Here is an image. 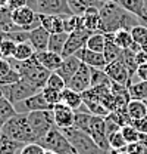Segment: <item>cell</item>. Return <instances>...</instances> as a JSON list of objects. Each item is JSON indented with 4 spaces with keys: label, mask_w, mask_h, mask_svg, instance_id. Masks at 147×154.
Instances as JSON below:
<instances>
[{
    "label": "cell",
    "mask_w": 147,
    "mask_h": 154,
    "mask_svg": "<svg viewBox=\"0 0 147 154\" xmlns=\"http://www.w3.org/2000/svg\"><path fill=\"white\" fill-rule=\"evenodd\" d=\"M116 3L125 11H128L129 14L135 15L137 18H140L144 6V0H116Z\"/></svg>",
    "instance_id": "obj_30"
},
{
    "label": "cell",
    "mask_w": 147,
    "mask_h": 154,
    "mask_svg": "<svg viewBox=\"0 0 147 154\" xmlns=\"http://www.w3.org/2000/svg\"><path fill=\"white\" fill-rule=\"evenodd\" d=\"M140 22L143 24V25H146L147 27V0H144V6H143V12H141V15H140Z\"/></svg>",
    "instance_id": "obj_48"
},
{
    "label": "cell",
    "mask_w": 147,
    "mask_h": 154,
    "mask_svg": "<svg viewBox=\"0 0 147 154\" xmlns=\"http://www.w3.org/2000/svg\"><path fill=\"white\" fill-rule=\"evenodd\" d=\"M12 70H13V67H12L10 59L0 58V76H4V74H7V73L12 71Z\"/></svg>",
    "instance_id": "obj_45"
},
{
    "label": "cell",
    "mask_w": 147,
    "mask_h": 154,
    "mask_svg": "<svg viewBox=\"0 0 147 154\" xmlns=\"http://www.w3.org/2000/svg\"><path fill=\"white\" fill-rule=\"evenodd\" d=\"M22 77L18 71L13 68L12 71H9L7 74L4 76H0V86H7V85H13V83H18Z\"/></svg>",
    "instance_id": "obj_41"
},
{
    "label": "cell",
    "mask_w": 147,
    "mask_h": 154,
    "mask_svg": "<svg viewBox=\"0 0 147 154\" xmlns=\"http://www.w3.org/2000/svg\"><path fill=\"white\" fill-rule=\"evenodd\" d=\"M16 114L18 113L15 110V105L10 101H7L6 98H1L0 99V129Z\"/></svg>",
    "instance_id": "obj_27"
},
{
    "label": "cell",
    "mask_w": 147,
    "mask_h": 154,
    "mask_svg": "<svg viewBox=\"0 0 147 154\" xmlns=\"http://www.w3.org/2000/svg\"><path fill=\"white\" fill-rule=\"evenodd\" d=\"M118 61H121V62L127 67V70L129 71V76L132 79L134 73L137 71V67H138V64H137V61H135V54H134L131 49H124V51L121 52V57H119Z\"/></svg>",
    "instance_id": "obj_29"
},
{
    "label": "cell",
    "mask_w": 147,
    "mask_h": 154,
    "mask_svg": "<svg viewBox=\"0 0 147 154\" xmlns=\"http://www.w3.org/2000/svg\"><path fill=\"white\" fill-rule=\"evenodd\" d=\"M62 134L65 135V138L72 144L74 148L79 154H110V151L100 148L88 134L76 131L75 128L62 129Z\"/></svg>",
    "instance_id": "obj_4"
},
{
    "label": "cell",
    "mask_w": 147,
    "mask_h": 154,
    "mask_svg": "<svg viewBox=\"0 0 147 154\" xmlns=\"http://www.w3.org/2000/svg\"><path fill=\"white\" fill-rule=\"evenodd\" d=\"M108 141H109V148L110 151H119V150H127V141L124 139V136L121 134V131L118 132H113L108 136Z\"/></svg>",
    "instance_id": "obj_35"
},
{
    "label": "cell",
    "mask_w": 147,
    "mask_h": 154,
    "mask_svg": "<svg viewBox=\"0 0 147 154\" xmlns=\"http://www.w3.org/2000/svg\"><path fill=\"white\" fill-rule=\"evenodd\" d=\"M44 154H56V153H53V151H49V150H46V153Z\"/></svg>",
    "instance_id": "obj_53"
},
{
    "label": "cell",
    "mask_w": 147,
    "mask_h": 154,
    "mask_svg": "<svg viewBox=\"0 0 147 154\" xmlns=\"http://www.w3.org/2000/svg\"><path fill=\"white\" fill-rule=\"evenodd\" d=\"M121 52H122V49L116 45L115 34L113 33H105V51H103V55L106 58L108 64L113 62V61H118L119 57H121Z\"/></svg>",
    "instance_id": "obj_21"
},
{
    "label": "cell",
    "mask_w": 147,
    "mask_h": 154,
    "mask_svg": "<svg viewBox=\"0 0 147 154\" xmlns=\"http://www.w3.org/2000/svg\"><path fill=\"white\" fill-rule=\"evenodd\" d=\"M28 122L36 134L38 142L49 134L52 129H55V119L52 110H43V111H33L28 113Z\"/></svg>",
    "instance_id": "obj_5"
},
{
    "label": "cell",
    "mask_w": 147,
    "mask_h": 154,
    "mask_svg": "<svg viewBox=\"0 0 147 154\" xmlns=\"http://www.w3.org/2000/svg\"><path fill=\"white\" fill-rule=\"evenodd\" d=\"M113 34H115V42H116V45H118L122 51H124V49H129L131 45L134 43L129 30H118V31L113 33Z\"/></svg>",
    "instance_id": "obj_36"
},
{
    "label": "cell",
    "mask_w": 147,
    "mask_h": 154,
    "mask_svg": "<svg viewBox=\"0 0 147 154\" xmlns=\"http://www.w3.org/2000/svg\"><path fill=\"white\" fill-rule=\"evenodd\" d=\"M52 111H53V119H55V125L57 129L62 131V129H68V128L74 126L75 111L72 108H69L65 104L59 102V104L53 105Z\"/></svg>",
    "instance_id": "obj_14"
},
{
    "label": "cell",
    "mask_w": 147,
    "mask_h": 154,
    "mask_svg": "<svg viewBox=\"0 0 147 154\" xmlns=\"http://www.w3.org/2000/svg\"><path fill=\"white\" fill-rule=\"evenodd\" d=\"M128 92L131 99H141L147 101V82H138V83H129Z\"/></svg>",
    "instance_id": "obj_31"
},
{
    "label": "cell",
    "mask_w": 147,
    "mask_h": 154,
    "mask_svg": "<svg viewBox=\"0 0 147 154\" xmlns=\"http://www.w3.org/2000/svg\"><path fill=\"white\" fill-rule=\"evenodd\" d=\"M88 135L94 139V142H96L100 148L110 151L109 141H108V132H106V117L93 116L91 122H90V131H88Z\"/></svg>",
    "instance_id": "obj_10"
},
{
    "label": "cell",
    "mask_w": 147,
    "mask_h": 154,
    "mask_svg": "<svg viewBox=\"0 0 147 154\" xmlns=\"http://www.w3.org/2000/svg\"><path fill=\"white\" fill-rule=\"evenodd\" d=\"M146 105H147V101H146Z\"/></svg>",
    "instance_id": "obj_54"
},
{
    "label": "cell",
    "mask_w": 147,
    "mask_h": 154,
    "mask_svg": "<svg viewBox=\"0 0 147 154\" xmlns=\"http://www.w3.org/2000/svg\"><path fill=\"white\" fill-rule=\"evenodd\" d=\"M46 86H49V88H53L56 91H59V92H62L65 88H68V85H66V82L62 79V77L59 76L56 71H53L49 79H47V83H46Z\"/></svg>",
    "instance_id": "obj_40"
},
{
    "label": "cell",
    "mask_w": 147,
    "mask_h": 154,
    "mask_svg": "<svg viewBox=\"0 0 147 154\" xmlns=\"http://www.w3.org/2000/svg\"><path fill=\"white\" fill-rule=\"evenodd\" d=\"M10 62H12V67L21 74V77L25 82H28L30 85L36 86L37 89H40V91L46 86L47 79L52 74V71H49L47 68H44L38 62L36 55L31 58V59L25 61V62H16L13 59H10Z\"/></svg>",
    "instance_id": "obj_3"
},
{
    "label": "cell",
    "mask_w": 147,
    "mask_h": 154,
    "mask_svg": "<svg viewBox=\"0 0 147 154\" xmlns=\"http://www.w3.org/2000/svg\"><path fill=\"white\" fill-rule=\"evenodd\" d=\"M131 36H132V40L138 45H143L147 40V27L143 25V24H138L135 27L131 28Z\"/></svg>",
    "instance_id": "obj_39"
},
{
    "label": "cell",
    "mask_w": 147,
    "mask_h": 154,
    "mask_svg": "<svg viewBox=\"0 0 147 154\" xmlns=\"http://www.w3.org/2000/svg\"><path fill=\"white\" fill-rule=\"evenodd\" d=\"M112 82L105 73V70L100 68H91V88L97 86H110Z\"/></svg>",
    "instance_id": "obj_34"
},
{
    "label": "cell",
    "mask_w": 147,
    "mask_h": 154,
    "mask_svg": "<svg viewBox=\"0 0 147 154\" xmlns=\"http://www.w3.org/2000/svg\"><path fill=\"white\" fill-rule=\"evenodd\" d=\"M52 108L53 107L44 99L41 91L36 95L15 104V110H16L18 114H28V113H33V111H43V110H52Z\"/></svg>",
    "instance_id": "obj_11"
},
{
    "label": "cell",
    "mask_w": 147,
    "mask_h": 154,
    "mask_svg": "<svg viewBox=\"0 0 147 154\" xmlns=\"http://www.w3.org/2000/svg\"><path fill=\"white\" fill-rule=\"evenodd\" d=\"M127 110H128L131 122H132V120H138V119H144V117H147L146 101H141V99H131L128 102V105H127Z\"/></svg>",
    "instance_id": "obj_23"
},
{
    "label": "cell",
    "mask_w": 147,
    "mask_h": 154,
    "mask_svg": "<svg viewBox=\"0 0 147 154\" xmlns=\"http://www.w3.org/2000/svg\"><path fill=\"white\" fill-rule=\"evenodd\" d=\"M91 117H93V114L90 113V111H82V110L75 111V119H74V126L72 128H75L76 131H81V132L88 134Z\"/></svg>",
    "instance_id": "obj_25"
},
{
    "label": "cell",
    "mask_w": 147,
    "mask_h": 154,
    "mask_svg": "<svg viewBox=\"0 0 147 154\" xmlns=\"http://www.w3.org/2000/svg\"><path fill=\"white\" fill-rule=\"evenodd\" d=\"M82 25L90 31H102V17L97 6H91L85 11L82 15Z\"/></svg>",
    "instance_id": "obj_19"
},
{
    "label": "cell",
    "mask_w": 147,
    "mask_h": 154,
    "mask_svg": "<svg viewBox=\"0 0 147 154\" xmlns=\"http://www.w3.org/2000/svg\"><path fill=\"white\" fill-rule=\"evenodd\" d=\"M110 154H128L127 150H119V151H110Z\"/></svg>",
    "instance_id": "obj_49"
},
{
    "label": "cell",
    "mask_w": 147,
    "mask_h": 154,
    "mask_svg": "<svg viewBox=\"0 0 147 154\" xmlns=\"http://www.w3.org/2000/svg\"><path fill=\"white\" fill-rule=\"evenodd\" d=\"M0 136L12 139V141L19 142L22 145H27L31 142H38L36 134L28 122V114H16L15 117H12L0 129Z\"/></svg>",
    "instance_id": "obj_2"
},
{
    "label": "cell",
    "mask_w": 147,
    "mask_h": 154,
    "mask_svg": "<svg viewBox=\"0 0 147 154\" xmlns=\"http://www.w3.org/2000/svg\"><path fill=\"white\" fill-rule=\"evenodd\" d=\"M10 17H12L13 24L18 27L19 30H24V31H31V30H34V28L41 25L40 14L36 12L30 6H24V8L12 11Z\"/></svg>",
    "instance_id": "obj_6"
},
{
    "label": "cell",
    "mask_w": 147,
    "mask_h": 154,
    "mask_svg": "<svg viewBox=\"0 0 147 154\" xmlns=\"http://www.w3.org/2000/svg\"><path fill=\"white\" fill-rule=\"evenodd\" d=\"M22 147L24 145L19 142L7 139L4 136H0V154H19Z\"/></svg>",
    "instance_id": "obj_32"
},
{
    "label": "cell",
    "mask_w": 147,
    "mask_h": 154,
    "mask_svg": "<svg viewBox=\"0 0 147 154\" xmlns=\"http://www.w3.org/2000/svg\"><path fill=\"white\" fill-rule=\"evenodd\" d=\"M1 98H4V95H3V88L0 86V99H1Z\"/></svg>",
    "instance_id": "obj_52"
},
{
    "label": "cell",
    "mask_w": 147,
    "mask_h": 154,
    "mask_svg": "<svg viewBox=\"0 0 147 154\" xmlns=\"http://www.w3.org/2000/svg\"><path fill=\"white\" fill-rule=\"evenodd\" d=\"M65 18L66 17H62V15H41L40 14L41 27L47 30L50 34L65 33Z\"/></svg>",
    "instance_id": "obj_17"
},
{
    "label": "cell",
    "mask_w": 147,
    "mask_h": 154,
    "mask_svg": "<svg viewBox=\"0 0 147 154\" xmlns=\"http://www.w3.org/2000/svg\"><path fill=\"white\" fill-rule=\"evenodd\" d=\"M44 153H46V148H44L41 144H38V142H31V144L24 145L19 154H44Z\"/></svg>",
    "instance_id": "obj_42"
},
{
    "label": "cell",
    "mask_w": 147,
    "mask_h": 154,
    "mask_svg": "<svg viewBox=\"0 0 147 154\" xmlns=\"http://www.w3.org/2000/svg\"><path fill=\"white\" fill-rule=\"evenodd\" d=\"M93 33H94V31H90V30H87V28H78V30L72 31V33L68 36V42H66V45H65V49H63L62 57L63 58L72 57L79 49L85 48L87 40H88V37L91 36Z\"/></svg>",
    "instance_id": "obj_9"
},
{
    "label": "cell",
    "mask_w": 147,
    "mask_h": 154,
    "mask_svg": "<svg viewBox=\"0 0 147 154\" xmlns=\"http://www.w3.org/2000/svg\"><path fill=\"white\" fill-rule=\"evenodd\" d=\"M68 88L72 89V91L79 92V94H84L85 91H88L91 88V67H88L87 64L81 62L78 71L69 80Z\"/></svg>",
    "instance_id": "obj_12"
},
{
    "label": "cell",
    "mask_w": 147,
    "mask_h": 154,
    "mask_svg": "<svg viewBox=\"0 0 147 154\" xmlns=\"http://www.w3.org/2000/svg\"><path fill=\"white\" fill-rule=\"evenodd\" d=\"M121 134L124 136V139L127 141V144H132V142H138L140 139V132L132 126V125H127L121 128Z\"/></svg>",
    "instance_id": "obj_38"
},
{
    "label": "cell",
    "mask_w": 147,
    "mask_h": 154,
    "mask_svg": "<svg viewBox=\"0 0 147 154\" xmlns=\"http://www.w3.org/2000/svg\"><path fill=\"white\" fill-rule=\"evenodd\" d=\"M1 88H3V95H4V98H6L7 101H10L13 105L40 92V89H37L36 86L30 85V83L25 82L24 79H21L18 83L7 85V86H1Z\"/></svg>",
    "instance_id": "obj_7"
},
{
    "label": "cell",
    "mask_w": 147,
    "mask_h": 154,
    "mask_svg": "<svg viewBox=\"0 0 147 154\" xmlns=\"http://www.w3.org/2000/svg\"><path fill=\"white\" fill-rule=\"evenodd\" d=\"M60 102L65 104L66 107L72 108L74 111H78L82 105H84V98H82V94L76 92V91H72L69 88H65L62 91V96H60Z\"/></svg>",
    "instance_id": "obj_22"
},
{
    "label": "cell",
    "mask_w": 147,
    "mask_h": 154,
    "mask_svg": "<svg viewBox=\"0 0 147 154\" xmlns=\"http://www.w3.org/2000/svg\"><path fill=\"white\" fill-rule=\"evenodd\" d=\"M41 94L44 96V99L53 107L56 104H59L60 102V96H62V92H59V91H56L53 88H49V86H44L43 89H41Z\"/></svg>",
    "instance_id": "obj_37"
},
{
    "label": "cell",
    "mask_w": 147,
    "mask_h": 154,
    "mask_svg": "<svg viewBox=\"0 0 147 154\" xmlns=\"http://www.w3.org/2000/svg\"><path fill=\"white\" fill-rule=\"evenodd\" d=\"M16 42L10 40V38H6L1 31H0V49H1V55L4 59H12L13 58V54L16 51Z\"/></svg>",
    "instance_id": "obj_33"
},
{
    "label": "cell",
    "mask_w": 147,
    "mask_h": 154,
    "mask_svg": "<svg viewBox=\"0 0 147 154\" xmlns=\"http://www.w3.org/2000/svg\"><path fill=\"white\" fill-rule=\"evenodd\" d=\"M127 153L128 154H147V147L141 142H132L127 145Z\"/></svg>",
    "instance_id": "obj_43"
},
{
    "label": "cell",
    "mask_w": 147,
    "mask_h": 154,
    "mask_svg": "<svg viewBox=\"0 0 147 154\" xmlns=\"http://www.w3.org/2000/svg\"><path fill=\"white\" fill-rule=\"evenodd\" d=\"M85 48L90 49V51H94V52L103 54V51H105V33L94 31L91 36L88 37V40H87Z\"/></svg>",
    "instance_id": "obj_28"
},
{
    "label": "cell",
    "mask_w": 147,
    "mask_h": 154,
    "mask_svg": "<svg viewBox=\"0 0 147 154\" xmlns=\"http://www.w3.org/2000/svg\"><path fill=\"white\" fill-rule=\"evenodd\" d=\"M99 9L102 17V33H116L118 30L131 31L132 27L141 24L135 15L121 8L116 2L103 3Z\"/></svg>",
    "instance_id": "obj_1"
},
{
    "label": "cell",
    "mask_w": 147,
    "mask_h": 154,
    "mask_svg": "<svg viewBox=\"0 0 147 154\" xmlns=\"http://www.w3.org/2000/svg\"><path fill=\"white\" fill-rule=\"evenodd\" d=\"M49 38H50V33L40 25V27H37V28L30 31L28 42H30L31 46L34 48L36 54H38V52L47 51V48H49Z\"/></svg>",
    "instance_id": "obj_16"
},
{
    "label": "cell",
    "mask_w": 147,
    "mask_h": 154,
    "mask_svg": "<svg viewBox=\"0 0 147 154\" xmlns=\"http://www.w3.org/2000/svg\"><path fill=\"white\" fill-rule=\"evenodd\" d=\"M34 55H36V51L31 46V43L30 42H24V43H18L16 45V51H15L12 59L16 61V62H25V61L31 59Z\"/></svg>",
    "instance_id": "obj_24"
},
{
    "label": "cell",
    "mask_w": 147,
    "mask_h": 154,
    "mask_svg": "<svg viewBox=\"0 0 147 154\" xmlns=\"http://www.w3.org/2000/svg\"><path fill=\"white\" fill-rule=\"evenodd\" d=\"M37 59H38V62L44 67V68H47L49 71H56L60 65H62V62H63V57L62 55H59V54H55V52H50V51H44V52H38L36 54Z\"/></svg>",
    "instance_id": "obj_20"
},
{
    "label": "cell",
    "mask_w": 147,
    "mask_h": 154,
    "mask_svg": "<svg viewBox=\"0 0 147 154\" xmlns=\"http://www.w3.org/2000/svg\"><path fill=\"white\" fill-rule=\"evenodd\" d=\"M141 51H144V52H147V40L141 45Z\"/></svg>",
    "instance_id": "obj_50"
},
{
    "label": "cell",
    "mask_w": 147,
    "mask_h": 154,
    "mask_svg": "<svg viewBox=\"0 0 147 154\" xmlns=\"http://www.w3.org/2000/svg\"><path fill=\"white\" fill-rule=\"evenodd\" d=\"M135 61H137V64H138V65H141V64H147V52H144V51L137 52V54H135Z\"/></svg>",
    "instance_id": "obj_47"
},
{
    "label": "cell",
    "mask_w": 147,
    "mask_h": 154,
    "mask_svg": "<svg viewBox=\"0 0 147 154\" xmlns=\"http://www.w3.org/2000/svg\"><path fill=\"white\" fill-rule=\"evenodd\" d=\"M100 5H103V3H108V2H116V0H97Z\"/></svg>",
    "instance_id": "obj_51"
},
{
    "label": "cell",
    "mask_w": 147,
    "mask_h": 154,
    "mask_svg": "<svg viewBox=\"0 0 147 154\" xmlns=\"http://www.w3.org/2000/svg\"><path fill=\"white\" fill-rule=\"evenodd\" d=\"M75 57L78 58L81 62H84V64H87L88 67H91V68L105 70V67L108 65V61H106V58H105L103 54L90 51V49H87V48L79 49V51L75 54Z\"/></svg>",
    "instance_id": "obj_15"
},
{
    "label": "cell",
    "mask_w": 147,
    "mask_h": 154,
    "mask_svg": "<svg viewBox=\"0 0 147 154\" xmlns=\"http://www.w3.org/2000/svg\"><path fill=\"white\" fill-rule=\"evenodd\" d=\"M68 36H69L68 33L50 34V38H49V48H47V51L62 55V54H63V49H65V45H66V42H68Z\"/></svg>",
    "instance_id": "obj_26"
},
{
    "label": "cell",
    "mask_w": 147,
    "mask_h": 154,
    "mask_svg": "<svg viewBox=\"0 0 147 154\" xmlns=\"http://www.w3.org/2000/svg\"><path fill=\"white\" fill-rule=\"evenodd\" d=\"M131 125H132L140 134H147V117L138 119V120H132Z\"/></svg>",
    "instance_id": "obj_44"
},
{
    "label": "cell",
    "mask_w": 147,
    "mask_h": 154,
    "mask_svg": "<svg viewBox=\"0 0 147 154\" xmlns=\"http://www.w3.org/2000/svg\"><path fill=\"white\" fill-rule=\"evenodd\" d=\"M36 11L41 15H72L69 0H36Z\"/></svg>",
    "instance_id": "obj_8"
},
{
    "label": "cell",
    "mask_w": 147,
    "mask_h": 154,
    "mask_svg": "<svg viewBox=\"0 0 147 154\" xmlns=\"http://www.w3.org/2000/svg\"><path fill=\"white\" fill-rule=\"evenodd\" d=\"M79 65H81V61L75 57V55L66 57V58H63V62H62V65L56 70V73L62 77V79L66 82V85H68L69 80L74 77V74L78 71Z\"/></svg>",
    "instance_id": "obj_18"
},
{
    "label": "cell",
    "mask_w": 147,
    "mask_h": 154,
    "mask_svg": "<svg viewBox=\"0 0 147 154\" xmlns=\"http://www.w3.org/2000/svg\"><path fill=\"white\" fill-rule=\"evenodd\" d=\"M105 73L108 74L110 82H113V83H118V85H122V86H128L129 83H132V79L129 76V71L127 70V67L121 61L109 62L105 67Z\"/></svg>",
    "instance_id": "obj_13"
},
{
    "label": "cell",
    "mask_w": 147,
    "mask_h": 154,
    "mask_svg": "<svg viewBox=\"0 0 147 154\" xmlns=\"http://www.w3.org/2000/svg\"><path fill=\"white\" fill-rule=\"evenodd\" d=\"M135 74L138 77L140 82H147V64H141L137 67V71Z\"/></svg>",
    "instance_id": "obj_46"
}]
</instances>
